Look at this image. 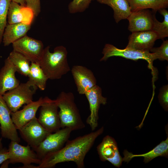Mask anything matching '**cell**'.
<instances>
[{
    "instance_id": "6da1fadb",
    "label": "cell",
    "mask_w": 168,
    "mask_h": 168,
    "mask_svg": "<svg viewBox=\"0 0 168 168\" xmlns=\"http://www.w3.org/2000/svg\"><path fill=\"white\" fill-rule=\"evenodd\" d=\"M101 127L94 132L71 140L67 141L65 146L56 152L49 153L41 160L35 168H52L57 164L72 161L78 168H85L84 160L86 155L93 145L96 138L104 132Z\"/></svg>"
},
{
    "instance_id": "7a4b0ae2",
    "label": "cell",
    "mask_w": 168,
    "mask_h": 168,
    "mask_svg": "<svg viewBox=\"0 0 168 168\" xmlns=\"http://www.w3.org/2000/svg\"><path fill=\"white\" fill-rule=\"evenodd\" d=\"M50 47L44 49L39 64L48 79H58L70 70L67 60L68 51L63 46L56 47L53 52Z\"/></svg>"
},
{
    "instance_id": "3957f363",
    "label": "cell",
    "mask_w": 168,
    "mask_h": 168,
    "mask_svg": "<svg viewBox=\"0 0 168 168\" xmlns=\"http://www.w3.org/2000/svg\"><path fill=\"white\" fill-rule=\"evenodd\" d=\"M55 101L60 109L58 113L61 128L68 127L73 131L85 127L73 93L62 91Z\"/></svg>"
},
{
    "instance_id": "277c9868",
    "label": "cell",
    "mask_w": 168,
    "mask_h": 168,
    "mask_svg": "<svg viewBox=\"0 0 168 168\" xmlns=\"http://www.w3.org/2000/svg\"><path fill=\"white\" fill-rule=\"evenodd\" d=\"M32 82L28 80L6 92L2 97L11 112H14L23 105L33 101V95L38 89Z\"/></svg>"
},
{
    "instance_id": "5b68a950",
    "label": "cell",
    "mask_w": 168,
    "mask_h": 168,
    "mask_svg": "<svg viewBox=\"0 0 168 168\" xmlns=\"http://www.w3.org/2000/svg\"><path fill=\"white\" fill-rule=\"evenodd\" d=\"M72 131L68 127L51 133L36 148L32 149L41 160L48 154L61 149L68 140Z\"/></svg>"
},
{
    "instance_id": "8992f818",
    "label": "cell",
    "mask_w": 168,
    "mask_h": 168,
    "mask_svg": "<svg viewBox=\"0 0 168 168\" xmlns=\"http://www.w3.org/2000/svg\"><path fill=\"white\" fill-rule=\"evenodd\" d=\"M102 54L103 56L100 59V61H106L109 58L113 56L121 57L134 60L142 59L147 62L150 68L152 67L153 61L157 59V56L155 53H150L149 51L126 48L121 49L110 44L105 45Z\"/></svg>"
},
{
    "instance_id": "52a82bcc",
    "label": "cell",
    "mask_w": 168,
    "mask_h": 168,
    "mask_svg": "<svg viewBox=\"0 0 168 168\" xmlns=\"http://www.w3.org/2000/svg\"><path fill=\"white\" fill-rule=\"evenodd\" d=\"M28 145L23 146L19 143L11 141L8 148L9 158L7 161L9 163L14 164L17 163L23 164L21 168H35L32 163L39 164L41 160L39 158L36 153Z\"/></svg>"
},
{
    "instance_id": "ba28073f",
    "label": "cell",
    "mask_w": 168,
    "mask_h": 168,
    "mask_svg": "<svg viewBox=\"0 0 168 168\" xmlns=\"http://www.w3.org/2000/svg\"><path fill=\"white\" fill-rule=\"evenodd\" d=\"M12 44L13 50L23 55L30 62L39 64L44 49L41 41L26 35Z\"/></svg>"
},
{
    "instance_id": "9c48e42d",
    "label": "cell",
    "mask_w": 168,
    "mask_h": 168,
    "mask_svg": "<svg viewBox=\"0 0 168 168\" xmlns=\"http://www.w3.org/2000/svg\"><path fill=\"white\" fill-rule=\"evenodd\" d=\"M22 138L34 149L37 147L49 134L36 117L18 129Z\"/></svg>"
},
{
    "instance_id": "30bf717a",
    "label": "cell",
    "mask_w": 168,
    "mask_h": 168,
    "mask_svg": "<svg viewBox=\"0 0 168 168\" xmlns=\"http://www.w3.org/2000/svg\"><path fill=\"white\" fill-rule=\"evenodd\" d=\"M89 104L90 114L86 122L93 131L98 126V112L101 104L107 103V98L102 95L101 88L97 85L87 91L84 94Z\"/></svg>"
},
{
    "instance_id": "8fae6325",
    "label": "cell",
    "mask_w": 168,
    "mask_h": 168,
    "mask_svg": "<svg viewBox=\"0 0 168 168\" xmlns=\"http://www.w3.org/2000/svg\"><path fill=\"white\" fill-rule=\"evenodd\" d=\"M40 107L38 119L41 125L52 133L59 130L60 121L55 100H51Z\"/></svg>"
},
{
    "instance_id": "7c38bea8",
    "label": "cell",
    "mask_w": 168,
    "mask_h": 168,
    "mask_svg": "<svg viewBox=\"0 0 168 168\" xmlns=\"http://www.w3.org/2000/svg\"><path fill=\"white\" fill-rule=\"evenodd\" d=\"M97 151L101 161H108L118 168L121 166L123 158L119 153L117 142L113 137L108 135L104 137L97 146Z\"/></svg>"
},
{
    "instance_id": "4fadbf2b",
    "label": "cell",
    "mask_w": 168,
    "mask_h": 168,
    "mask_svg": "<svg viewBox=\"0 0 168 168\" xmlns=\"http://www.w3.org/2000/svg\"><path fill=\"white\" fill-rule=\"evenodd\" d=\"M51 100L47 96L41 97L36 101L27 104L22 110L11 112L12 120L17 129L18 130L35 117L39 108Z\"/></svg>"
},
{
    "instance_id": "5bb4252c",
    "label": "cell",
    "mask_w": 168,
    "mask_h": 168,
    "mask_svg": "<svg viewBox=\"0 0 168 168\" xmlns=\"http://www.w3.org/2000/svg\"><path fill=\"white\" fill-rule=\"evenodd\" d=\"M11 113L2 96L0 95V128L2 137L19 143L20 138L12 120Z\"/></svg>"
},
{
    "instance_id": "9a60e30c",
    "label": "cell",
    "mask_w": 168,
    "mask_h": 168,
    "mask_svg": "<svg viewBox=\"0 0 168 168\" xmlns=\"http://www.w3.org/2000/svg\"><path fill=\"white\" fill-rule=\"evenodd\" d=\"M71 71L79 94H85L96 85V80L93 72L85 67L75 65Z\"/></svg>"
},
{
    "instance_id": "2e32d148",
    "label": "cell",
    "mask_w": 168,
    "mask_h": 168,
    "mask_svg": "<svg viewBox=\"0 0 168 168\" xmlns=\"http://www.w3.org/2000/svg\"><path fill=\"white\" fill-rule=\"evenodd\" d=\"M127 19L129 21L128 29L132 32L152 30L153 15L149 9L131 12Z\"/></svg>"
},
{
    "instance_id": "e0dca14e",
    "label": "cell",
    "mask_w": 168,
    "mask_h": 168,
    "mask_svg": "<svg viewBox=\"0 0 168 168\" xmlns=\"http://www.w3.org/2000/svg\"><path fill=\"white\" fill-rule=\"evenodd\" d=\"M158 39L157 34L152 30L132 32L126 48L150 52Z\"/></svg>"
},
{
    "instance_id": "ac0fdd59",
    "label": "cell",
    "mask_w": 168,
    "mask_h": 168,
    "mask_svg": "<svg viewBox=\"0 0 168 168\" xmlns=\"http://www.w3.org/2000/svg\"><path fill=\"white\" fill-rule=\"evenodd\" d=\"M16 72L15 68L7 57L0 70V95L2 96L19 85V81L15 75Z\"/></svg>"
},
{
    "instance_id": "d6986e66",
    "label": "cell",
    "mask_w": 168,
    "mask_h": 168,
    "mask_svg": "<svg viewBox=\"0 0 168 168\" xmlns=\"http://www.w3.org/2000/svg\"><path fill=\"white\" fill-rule=\"evenodd\" d=\"M34 16L33 11L30 8L11 1L7 16L8 24L21 23L31 25Z\"/></svg>"
},
{
    "instance_id": "ffe728a7",
    "label": "cell",
    "mask_w": 168,
    "mask_h": 168,
    "mask_svg": "<svg viewBox=\"0 0 168 168\" xmlns=\"http://www.w3.org/2000/svg\"><path fill=\"white\" fill-rule=\"evenodd\" d=\"M31 25L21 23L7 25L2 38L4 46H7L26 35Z\"/></svg>"
},
{
    "instance_id": "44dd1931",
    "label": "cell",
    "mask_w": 168,
    "mask_h": 168,
    "mask_svg": "<svg viewBox=\"0 0 168 168\" xmlns=\"http://www.w3.org/2000/svg\"><path fill=\"white\" fill-rule=\"evenodd\" d=\"M124 157L123 161L128 162L133 157L142 156L144 157L143 162L146 163L150 161L154 158L159 156L168 157V137L166 140L162 141L159 144L152 150L146 153L135 155L124 150L123 152Z\"/></svg>"
},
{
    "instance_id": "7402d4cb",
    "label": "cell",
    "mask_w": 168,
    "mask_h": 168,
    "mask_svg": "<svg viewBox=\"0 0 168 168\" xmlns=\"http://www.w3.org/2000/svg\"><path fill=\"white\" fill-rule=\"evenodd\" d=\"M99 3L110 7L114 11V17L118 23L120 21L127 19L131 13L127 0H96Z\"/></svg>"
},
{
    "instance_id": "603a6c76",
    "label": "cell",
    "mask_w": 168,
    "mask_h": 168,
    "mask_svg": "<svg viewBox=\"0 0 168 168\" xmlns=\"http://www.w3.org/2000/svg\"><path fill=\"white\" fill-rule=\"evenodd\" d=\"M131 12L151 9L156 12L158 10L168 7V0H127Z\"/></svg>"
},
{
    "instance_id": "cb8c5ba5",
    "label": "cell",
    "mask_w": 168,
    "mask_h": 168,
    "mask_svg": "<svg viewBox=\"0 0 168 168\" xmlns=\"http://www.w3.org/2000/svg\"><path fill=\"white\" fill-rule=\"evenodd\" d=\"M31 64L27 76L28 80L34 83L40 90H44L48 78L39 64L31 62Z\"/></svg>"
},
{
    "instance_id": "d4e9b609",
    "label": "cell",
    "mask_w": 168,
    "mask_h": 168,
    "mask_svg": "<svg viewBox=\"0 0 168 168\" xmlns=\"http://www.w3.org/2000/svg\"><path fill=\"white\" fill-rule=\"evenodd\" d=\"M8 58L14 66L16 72L25 76H28L30 70V61L26 57L13 50Z\"/></svg>"
},
{
    "instance_id": "484cf974",
    "label": "cell",
    "mask_w": 168,
    "mask_h": 168,
    "mask_svg": "<svg viewBox=\"0 0 168 168\" xmlns=\"http://www.w3.org/2000/svg\"><path fill=\"white\" fill-rule=\"evenodd\" d=\"M159 12L164 17L163 21L161 22L156 19L154 12L153 25L152 30L157 34L158 39H163L168 36V12L166 8H163L158 10Z\"/></svg>"
},
{
    "instance_id": "4316f807",
    "label": "cell",
    "mask_w": 168,
    "mask_h": 168,
    "mask_svg": "<svg viewBox=\"0 0 168 168\" xmlns=\"http://www.w3.org/2000/svg\"><path fill=\"white\" fill-rule=\"evenodd\" d=\"M11 0H0V44L7 25V19Z\"/></svg>"
},
{
    "instance_id": "83f0119b",
    "label": "cell",
    "mask_w": 168,
    "mask_h": 168,
    "mask_svg": "<svg viewBox=\"0 0 168 168\" xmlns=\"http://www.w3.org/2000/svg\"><path fill=\"white\" fill-rule=\"evenodd\" d=\"M94 0H73L68 5V9L71 13L81 12L85 11Z\"/></svg>"
},
{
    "instance_id": "f1b7e54d",
    "label": "cell",
    "mask_w": 168,
    "mask_h": 168,
    "mask_svg": "<svg viewBox=\"0 0 168 168\" xmlns=\"http://www.w3.org/2000/svg\"><path fill=\"white\" fill-rule=\"evenodd\" d=\"M152 53H155L157 59L161 61H168V40L163 41L160 47H152L150 50Z\"/></svg>"
},
{
    "instance_id": "f546056e",
    "label": "cell",
    "mask_w": 168,
    "mask_h": 168,
    "mask_svg": "<svg viewBox=\"0 0 168 168\" xmlns=\"http://www.w3.org/2000/svg\"><path fill=\"white\" fill-rule=\"evenodd\" d=\"M159 102L166 111L168 109V85L163 86L160 90L158 96Z\"/></svg>"
},
{
    "instance_id": "4dcf8cb0",
    "label": "cell",
    "mask_w": 168,
    "mask_h": 168,
    "mask_svg": "<svg viewBox=\"0 0 168 168\" xmlns=\"http://www.w3.org/2000/svg\"><path fill=\"white\" fill-rule=\"evenodd\" d=\"M26 6L33 11L35 16H37L41 11L40 0H25Z\"/></svg>"
},
{
    "instance_id": "1f68e13d",
    "label": "cell",
    "mask_w": 168,
    "mask_h": 168,
    "mask_svg": "<svg viewBox=\"0 0 168 168\" xmlns=\"http://www.w3.org/2000/svg\"><path fill=\"white\" fill-rule=\"evenodd\" d=\"M8 158V149L5 147L0 149V165Z\"/></svg>"
},
{
    "instance_id": "d6a6232c",
    "label": "cell",
    "mask_w": 168,
    "mask_h": 168,
    "mask_svg": "<svg viewBox=\"0 0 168 168\" xmlns=\"http://www.w3.org/2000/svg\"><path fill=\"white\" fill-rule=\"evenodd\" d=\"M11 1L18 3L22 6H26V4L25 0H11Z\"/></svg>"
},
{
    "instance_id": "836d02e7",
    "label": "cell",
    "mask_w": 168,
    "mask_h": 168,
    "mask_svg": "<svg viewBox=\"0 0 168 168\" xmlns=\"http://www.w3.org/2000/svg\"><path fill=\"white\" fill-rule=\"evenodd\" d=\"M2 138H0V149L3 148L2 144Z\"/></svg>"
}]
</instances>
